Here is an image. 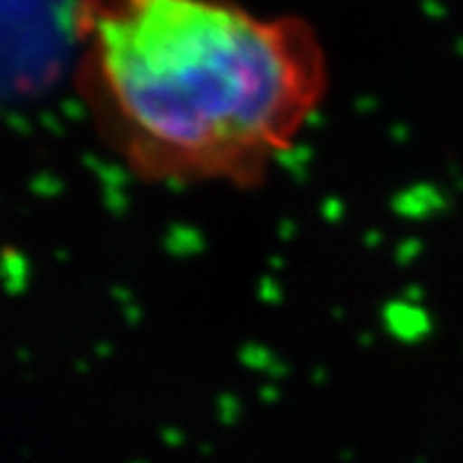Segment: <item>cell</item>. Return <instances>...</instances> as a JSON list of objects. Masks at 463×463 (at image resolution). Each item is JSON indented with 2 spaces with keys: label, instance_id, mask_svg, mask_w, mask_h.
Here are the masks:
<instances>
[{
  "label": "cell",
  "instance_id": "cell-1",
  "mask_svg": "<svg viewBox=\"0 0 463 463\" xmlns=\"http://www.w3.org/2000/svg\"><path fill=\"white\" fill-rule=\"evenodd\" d=\"M324 57L300 19L225 0H123L95 24L86 88L130 171L249 184L322 102Z\"/></svg>",
  "mask_w": 463,
  "mask_h": 463
}]
</instances>
